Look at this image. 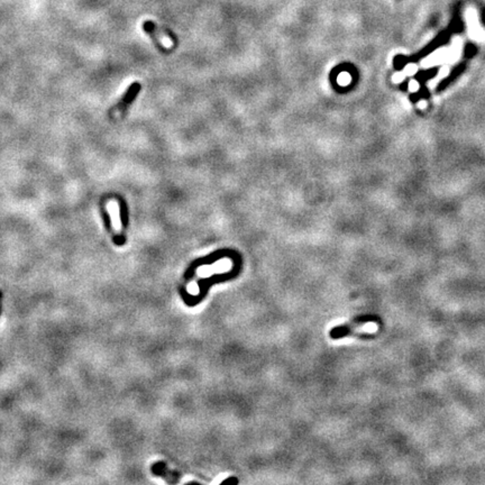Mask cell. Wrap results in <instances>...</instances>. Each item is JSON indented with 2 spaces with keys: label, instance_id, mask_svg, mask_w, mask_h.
<instances>
[{
  "label": "cell",
  "instance_id": "5b68a950",
  "mask_svg": "<svg viewBox=\"0 0 485 485\" xmlns=\"http://www.w3.org/2000/svg\"><path fill=\"white\" fill-rule=\"evenodd\" d=\"M2 298H3V292H2V290H0V299H2Z\"/></svg>",
  "mask_w": 485,
  "mask_h": 485
},
{
  "label": "cell",
  "instance_id": "277c9868",
  "mask_svg": "<svg viewBox=\"0 0 485 485\" xmlns=\"http://www.w3.org/2000/svg\"><path fill=\"white\" fill-rule=\"evenodd\" d=\"M2 305H3V304H2V299H0V316H2V309H3Z\"/></svg>",
  "mask_w": 485,
  "mask_h": 485
},
{
  "label": "cell",
  "instance_id": "6da1fadb",
  "mask_svg": "<svg viewBox=\"0 0 485 485\" xmlns=\"http://www.w3.org/2000/svg\"><path fill=\"white\" fill-rule=\"evenodd\" d=\"M377 321H379V319L377 318V317H373V316L359 317V318L354 319L351 322H347L344 326H338V327L333 328L330 333H329V336H330L332 339H335V340L348 337V336H351V335H355L356 328L366 325V323H372Z\"/></svg>",
  "mask_w": 485,
  "mask_h": 485
},
{
  "label": "cell",
  "instance_id": "3957f363",
  "mask_svg": "<svg viewBox=\"0 0 485 485\" xmlns=\"http://www.w3.org/2000/svg\"><path fill=\"white\" fill-rule=\"evenodd\" d=\"M143 28L145 30L146 33L149 34V35H151L152 37H154V39L157 40V42L162 43L165 39L163 34H162L161 31L158 30V27L155 26L153 23H149V21L145 23V24H144V26H143Z\"/></svg>",
  "mask_w": 485,
  "mask_h": 485
},
{
  "label": "cell",
  "instance_id": "7a4b0ae2",
  "mask_svg": "<svg viewBox=\"0 0 485 485\" xmlns=\"http://www.w3.org/2000/svg\"><path fill=\"white\" fill-rule=\"evenodd\" d=\"M140 90H141V84L140 83H137V82L133 83L129 86V89L127 90V92H125L124 96L121 97V99L118 102V105L115 107V109H116L117 113L124 114L127 111V108L129 107L130 103L135 100V98L137 97Z\"/></svg>",
  "mask_w": 485,
  "mask_h": 485
}]
</instances>
